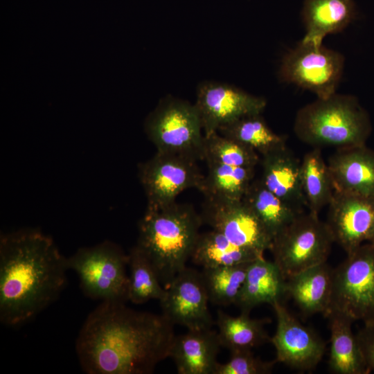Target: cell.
I'll return each mask as SVG.
<instances>
[{"instance_id": "obj_1", "label": "cell", "mask_w": 374, "mask_h": 374, "mask_svg": "<svg viewBox=\"0 0 374 374\" xmlns=\"http://www.w3.org/2000/svg\"><path fill=\"white\" fill-rule=\"evenodd\" d=\"M173 324L162 314L101 302L87 317L75 349L89 374H150L170 357Z\"/></svg>"}, {"instance_id": "obj_2", "label": "cell", "mask_w": 374, "mask_h": 374, "mask_svg": "<svg viewBox=\"0 0 374 374\" xmlns=\"http://www.w3.org/2000/svg\"><path fill=\"white\" fill-rule=\"evenodd\" d=\"M67 258L37 229L0 238V321L23 324L56 300L66 282Z\"/></svg>"}, {"instance_id": "obj_3", "label": "cell", "mask_w": 374, "mask_h": 374, "mask_svg": "<svg viewBox=\"0 0 374 374\" xmlns=\"http://www.w3.org/2000/svg\"><path fill=\"white\" fill-rule=\"evenodd\" d=\"M202 222L190 204L175 202L161 208L146 209L139 222L136 246L165 288L186 267Z\"/></svg>"}, {"instance_id": "obj_4", "label": "cell", "mask_w": 374, "mask_h": 374, "mask_svg": "<svg viewBox=\"0 0 374 374\" xmlns=\"http://www.w3.org/2000/svg\"><path fill=\"white\" fill-rule=\"evenodd\" d=\"M294 131L300 141L314 148L339 149L366 145L371 124L355 96L335 93L301 108Z\"/></svg>"}, {"instance_id": "obj_5", "label": "cell", "mask_w": 374, "mask_h": 374, "mask_svg": "<svg viewBox=\"0 0 374 374\" xmlns=\"http://www.w3.org/2000/svg\"><path fill=\"white\" fill-rule=\"evenodd\" d=\"M66 261L86 296L101 302L128 301V255L114 242L80 248Z\"/></svg>"}, {"instance_id": "obj_6", "label": "cell", "mask_w": 374, "mask_h": 374, "mask_svg": "<svg viewBox=\"0 0 374 374\" xmlns=\"http://www.w3.org/2000/svg\"><path fill=\"white\" fill-rule=\"evenodd\" d=\"M334 242L326 222L303 212L274 235L270 251L287 278L327 262Z\"/></svg>"}, {"instance_id": "obj_7", "label": "cell", "mask_w": 374, "mask_h": 374, "mask_svg": "<svg viewBox=\"0 0 374 374\" xmlns=\"http://www.w3.org/2000/svg\"><path fill=\"white\" fill-rule=\"evenodd\" d=\"M340 313L353 322L374 323V245L365 242L332 269L328 312ZM326 315V316H327Z\"/></svg>"}, {"instance_id": "obj_8", "label": "cell", "mask_w": 374, "mask_h": 374, "mask_svg": "<svg viewBox=\"0 0 374 374\" xmlns=\"http://www.w3.org/2000/svg\"><path fill=\"white\" fill-rule=\"evenodd\" d=\"M144 127L157 152L203 160L204 133L195 104L167 96L148 116Z\"/></svg>"}, {"instance_id": "obj_9", "label": "cell", "mask_w": 374, "mask_h": 374, "mask_svg": "<svg viewBox=\"0 0 374 374\" xmlns=\"http://www.w3.org/2000/svg\"><path fill=\"white\" fill-rule=\"evenodd\" d=\"M344 57L323 44L300 42L283 58L279 76L314 93L317 98L335 94L342 75Z\"/></svg>"}, {"instance_id": "obj_10", "label": "cell", "mask_w": 374, "mask_h": 374, "mask_svg": "<svg viewBox=\"0 0 374 374\" xmlns=\"http://www.w3.org/2000/svg\"><path fill=\"white\" fill-rule=\"evenodd\" d=\"M196 159L178 154L157 152L139 166V177L147 199L148 209H158L175 202L185 190L201 188L204 175Z\"/></svg>"}, {"instance_id": "obj_11", "label": "cell", "mask_w": 374, "mask_h": 374, "mask_svg": "<svg viewBox=\"0 0 374 374\" xmlns=\"http://www.w3.org/2000/svg\"><path fill=\"white\" fill-rule=\"evenodd\" d=\"M202 221L234 244L264 253L270 250L273 236L241 200L204 197Z\"/></svg>"}, {"instance_id": "obj_12", "label": "cell", "mask_w": 374, "mask_h": 374, "mask_svg": "<svg viewBox=\"0 0 374 374\" xmlns=\"http://www.w3.org/2000/svg\"><path fill=\"white\" fill-rule=\"evenodd\" d=\"M195 105L207 135L242 117L261 114L267 101L231 84L205 81L197 87Z\"/></svg>"}, {"instance_id": "obj_13", "label": "cell", "mask_w": 374, "mask_h": 374, "mask_svg": "<svg viewBox=\"0 0 374 374\" xmlns=\"http://www.w3.org/2000/svg\"><path fill=\"white\" fill-rule=\"evenodd\" d=\"M159 300L162 314L188 330L211 329L213 319L202 273L186 267L165 288Z\"/></svg>"}, {"instance_id": "obj_14", "label": "cell", "mask_w": 374, "mask_h": 374, "mask_svg": "<svg viewBox=\"0 0 374 374\" xmlns=\"http://www.w3.org/2000/svg\"><path fill=\"white\" fill-rule=\"evenodd\" d=\"M271 306L276 318V328L270 342L276 349V362L300 371L314 369L325 354L324 341L297 320L281 301Z\"/></svg>"}, {"instance_id": "obj_15", "label": "cell", "mask_w": 374, "mask_h": 374, "mask_svg": "<svg viewBox=\"0 0 374 374\" xmlns=\"http://www.w3.org/2000/svg\"><path fill=\"white\" fill-rule=\"evenodd\" d=\"M373 221L374 198L335 190L326 222L346 254L368 241Z\"/></svg>"}, {"instance_id": "obj_16", "label": "cell", "mask_w": 374, "mask_h": 374, "mask_svg": "<svg viewBox=\"0 0 374 374\" xmlns=\"http://www.w3.org/2000/svg\"><path fill=\"white\" fill-rule=\"evenodd\" d=\"M327 164L335 191L374 198V150L366 145L339 148Z\"/></svg>"}, {"instance_id": "obj_17", "label": "cell", "mask_w": 374, "mask_h": 374, "mask_svg": "<svg viewBox=\"0 0 374 374\" xmlns=\"http://www.w3.org/2000/svg\"><path fill=\"white\" fill-rule=\"evenodd\" d=\"M259 178L272 193L301 210L306 206L301 177L300 161L286 146L261 156Z\"/></svg>"}, {"instance_id": "obj_18", "label": "cell", "mask_w": 374, "mask_h": 374, "mask_svg": "<svg viewBox=\"0 0 374 374\" xmlns=\"http://www.w3.org/2000/svg\"><path fill=\"white\" fill-rule=\"evenodd\" d=\"M220 346L217 331L188 330L175 337L169 357L179 374H213Z\"/></svg>"}, {"instance_id": "obj_19", "label": "cell", "mask_w": 374, "mask_h": 374, "mask_svg": "<svg viewBox=\"0 0 374 374\" xmlns=\"http://www.w3.org/2000/svg\"><path fill=\"white\" fill-rule=\"evenodd\" d=\"M332 268L327 262L305 269L286 278V294L290 295L305 314L326 316L330 304Z\"/></svg>"}, {"instance_id": "obj_20", "label": "cell", "mask_w": 374, "mask_h": 374, "mask_svg": "<svg viewBox=\"0 0 374 374\" xmlns=\"http://www.w3.org/2000/svg\"><path fill=\"white\" fill-rule=\"evenodd\" d=\"M286 294V278L274 261L264 256L249 263L235 305L249 313L254 307L280 301Z\"/></svg>"}, {"instance_id": "obj_21", "label": "cell", "mask_w": 374, "mask_h": 374, "mask_svg": "<svg viewBox=\"0 0 374 374\" xmlns=\"http://www.w3.org/2000/svg\"><path fill=\"white\" fill-rule=\"evenodd\" d=\"M355 14L353 0H304L305 34L301 42L322 44L325 37L343 30Z\"/></svg>"}, {"instance_id": "obj_22", "label": "cell", "mask_w": 374, "mask_h": 374, "mask_svg": "<svg viewBox=\"0 0 374 374\" xmlns=\"http://www.w3.org/2000/svg\"><path fill=\"white\" fill-rule=\"evenodd\" d=\"M329 319L330 347L328 365L337 374H368L370 371L362 357L356 335L352 331L353 321L348 317L331 312Z\"/></svg>"}, {"instance_id": "obj_23", "label": "cell", "mask_w": 374, "mask_h": 374, "mask_svg": "<svg viewBox=\"0 0 374 374\" xmlns=\"http://www.w3.org/2000/svg\"><path fill=\"white\" fill-rule=\"evenodd\" d=\"M263 254L237 245L222 233L212 229L199 234L190 258L203 268H211L249 263Z\"/></svg>"}, {"instance_id": "obj_24", "label": "cell", "mask_w": 374, "mask_h": 374, "mask_svg": "<svg viewBox=\"0 0 374 374\" xmlns=\"http://www.w3.org/2000/svg\"><path fill=\"white\" fill-rule=\"evenodd\" d=\"M269 232L274 235L304 212L269 191L260 179H254L242 197Z\"/></svg>"}, {"instance_id": "obj_25", "label": "cell", "mask_w": 374, "mask_h": 374, "mask_svg": "<svg viewBox=\"0 0 374 374\" xmlns=\"http://www.w3.org/2000/svg\"><path fill=\"white\" fill-rule=\"evenodd\" d=\"M268 319H251L249 313L242 312L238 317H232L218 310L216 323L221 346L231 352L251 350L253 348L269 342L265 329Z\"/></svg>"}, {"instance_id": "obj_26", "label": "cell", "mask_w": 374, "mask_h": 374, "mask_svg": "<svg viewBox=\"0 0 374 374\" xmlns=\"http://www.w3.org/2000/svg\"><path fill=\"white\" fill-rule=\"evenodd\" d=\"M301 177L306 206L310 212L319 215L328 206L335 192L328 164L319 148H314L303 156Z\"/></svg>"}, {"instance_id": "obj_27", "label": "cell", "mask_w": 374, "mask_h": 374, "mask_svg": "<svg viewBox=\"0 0 374 374\" xmlns=\"http://www.w3.org/2000/svg\"><path fill=\"white\" fill-rule=\"evenodd\" d=\"M199 191L204 197L241 200L255 179L256 168L208 163Z\"/></svg>"}, {"instance_id": "obj_28", "label": "cell", "mask_w": 374, "mask_h": 374, "mask_svg": "<svg viewBox=\"0 0 374 374\" xmlns=\"http://www.w3.org/2000/svg\"><path fill=\"white\" fill-rule=\"evenodd\" d=\"M217 132L251 148L260 156L286 146L285 137L276 134L261 114L242 117L220 127Z\"/></svg>"}, {"instance_id": "obj_29", "label": "cell", "mask_w": 374, "mask_h": 374, "mask_svg": "<svg viewBox=\"0 0 374 374\" xmlns=\"http://www.w3.org/2000/svg\"><path fill=\"white\" fill-rule=\"evenodd\" d=\"M128 301L142 304L152 299H162L166 289L148 259L136 245L128 254Z\"/></svg>"}, {"instance_id": "obj_30", "label": "cell", "mask_w": 374, "mask_h": 374, "mask_svg": "<svg viewBox=\"0 0 374 374\" xmlns=\"http://www.w3.org/2000/svg\"><path fill=\"white\" fill-rule=\"evenodd\" d=\"M249 263L204 268L201 273L209 301L217 305H235Z\"/></svg>"}, {"instance_id": "obj_31", "label": "cell", "mask_w": 374, "mask_h": 374, "mask_svg": "<svg viewBox=\"0 0 374 374\" xmlns=\"http://www.w3.org/2000/svg\"><path fill=\"white\" fill-rule=\"evenodd\" d=\"M203 160L206 163L256 168L260 164V157L251 148L216 132L204 134Z\"/></svg>"}, {"instance_id": "obj_32", "label": "cell", "mask_w": 374, "mask_h": 374, "mask_svg": "<svg viewBox=\"0 0 374 374\" xmlns=\"http://www.w3.org/2000/svg\"><path fill=\"white\" fill-rule=\"evenodd\" d=\"M230 359L217 363L213 374H268L271 373L276 360L266 362L256 357L251 350L231 352Z\"/></svg>"}, {"instance_id": "obj_33", "label": "cell", "mask_w": 374, "mask_h": 374, "mask_svg": "<svg viewBox=\"0 0 374 374\" xmlns=\"http://www.w3.org/2000/svg\"><path fill=\"white\" fill-rule=\"evenodd\" d=\"M356 337L367 367L374 371V323H364Z\"/></svg>"}, {"instance_id": "obj_34", "label": "cell", "mask_w": 374, "mask_h": 374, "mask_svg": "<svg viewBox=\"0 0 374 374\" xmlns=\"http://www.w3.org/2000/svg\"><path fill=\"white\" fill-rule=\"evenodd\" d=\"M367 242H369V243L372 244L373 245H374V221H373V224L371 233L368 241Z\"/></svg>"}]
</instances>
